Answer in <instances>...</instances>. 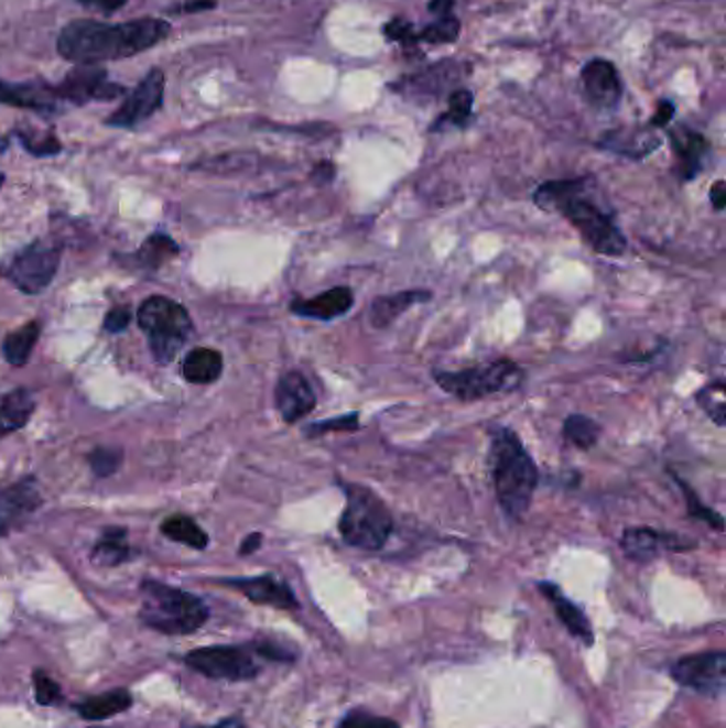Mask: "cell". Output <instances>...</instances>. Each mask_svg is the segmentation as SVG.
Here are the masks:
<instances>
[{"label": "cell", "instance_id": "obj_5", "mask_svg": "<svg viewBox=\"0 0 726 728\" xmlns=\"http://www.w3.org/2000/svg\"><path fill=\"white\" fill-rule=\"evenodd\" d=\"M346 509L339 520L342 539L358 550L378 552L392 535L394 518L383 499L362 483H344Z\"/></svg>", "mask_w": 726, "mask_h": 728}, {"label": "cell", "instance_id": "obj_4", "mask_svg": "<svg viewBox=\"0 0 726 728\" xmlns=\"http://www.w3.org/2000/svg\"><path fill=\"white\" fill-rule=\"evenodd\" d=\"M141 622L159 633H196L209 620V609L198 597L156 579L141 584Z\"/></svg>", "mask_w": 726, "mask_h": 728}, {"label": "cell", "instance_id": "obj_1", "mask_svg": "<svg viewBox=\"0 0 726 728\" xmlns=\"http://www.w3.org/2000/svg\"><path fill=\"white\" fill-rule=\"evenodd\" d=\"M173 26L164 18H141L130 22L73 20L56 39L58 56L71 64H105L127 61L164 43Z\"/></svg>", "mask_w": 726, "mask_h": 728}, {"label": "cell", "instance_id": "obj_36", "mask_svg": "<svg viewBox=\"0 0 726 728\" xmlns=\"http://www.w3.org/2000/svg\"><path fill=\"white\" fill-rule=\"evenodd\" d=\"M673 479L680 483L682 492H684V499H686V509H689V515L693 520H701L705 522L707 526H712L716 533H723L725 531V520L718 511H714L712 507H705L701 503V499L696 497L695 490L682 479V477L673 476Z\"/></svg>", "mask_w": 726, "mask_h": 728}, {"label": "cell", "instance_id": "obj_52", "mask_svg": "<svg viewBox=\"0 0 726 728\" xmlns=\"http://www.w3.org/2000/svg\"><path fill=\"white\" fill-rule=\"evenodd\" d=\"M2 184H4V175L0 173V188H2Z\"/></svg>", "mask_w": 726, "mask_h": 728}, {"label": "cell", "instance_id": "obj_27", "mask_svg": "<svg viewBox=\"0 0 726 728\" xmlns=\"http://www.w3.org/2000/svg\"><path fill=\"white\" fill-rule=\"evenodd\" d=\"M41 337V322L32 319L2 339V356L11 367H24Z\"/></svg>", "mask_w": 726, "mask_h": 728}, {"label": "cell", "instance_id": "obj_6", "mask_svg": "<svg viewBox=\"0 0 726 728\" xmlns=\"http://www.w3.org/2000/svg\"><path fill=\"white\" fill-rule=\"evenodd\" d=\"M137 319L148 335L152 356L159 365H169L175 360L194 328L186 307L160 294H154L141 303Z\"/></svg>", "mask_w": 726, "mask_h": 728}, {"label": "cell", "instance_id": "obj_30", "mask_svg": "<svg viewBox=\"0 0 726 728\" xmlns=\"http://www.w3.org/2000/svg\"><path fill=\"white\" fill-rule=\"evenodd\" d=\"M458 70V64L456 63H442L433 64L431 68L422 70V73H415L413 77H408L403 79L401 84V93L403 90H413L418 95H440L442 90H445L452 82V75H456Z\"/></svg>", "mask_w": 726, "mask_h": 728}, {"label": "cell", "instance_id": "obj_12", "mask_svg": "<svg viewBox=\"0 0 726 728\" xmlns=\"http://www.w3.org/2000/svg\"><path fill=\"white\" fill-rule=\"evenodd\" d=\"M671 677L680 686L703 697H723L726 691V654L718 650L684 656L671 666Z\"/></svg>", "mask_w": 726, "mask_h": 728}, {"label": "cell", "instance_id": "obj_2", "mask_svg": "<svg viewBox=\"0 0 726 728\" xmlns=\"http://www.w3.org/2000/svg\"><path fill=\"white\" fill-rule=\"evenodd\" d=\"M533 203L543 211L561 214L593 252L609 258L627 252V237L603 203L593 177L545 182L533 192Z\"/></svg>", "mask_w": 726, "mask_h": 728}, {"label": "cell", "instance_id": "obj_14", "mask_svg": "<svg viewBox=\"0 0 726 728\" xmlns=\"http://www.w3.org/2000/svg\"><path fill=\"white\" fill-rule=\"evenodd\" d=\"M0 105L26 109L43 116H52L63 109V102L56 95V86L43 79H32L22 84L0 79Z\"/></svg>", "mask_w": 726, "mask_h": 728}, {"label": "cell", "instance_id": "obj_19", "mask_svg": "<svg viewBox=\"0 0 726 728\" xmlns=\"http://www.w3.org/2000/svg\"><path fill=\"white\" fill-rule=\"evenodd\" d=\"M354 305V292L348 285L331 287L314 298H294L290 303V312L294 316L312 317V319H335L346 316Z\"/></svg>", "mask_w": 726, "mask_h": 728}, {"label": "cell", "instance_id": "obj_33", "mask_svg": "<svg viewBox=\"0 0 726 728\" xmlns=\"http://www.w3.org/2000/svg\"><path fill=\"white\" fill-rule=\"evenodd\" d=\"M696 405L720 428L726 426V383L723 380L709 381L696 392Z\"/></svg>", "mask_w": 726, "mask_h": 728}, {"label": "cell", "instance_id": "obj_29", "mask_svg": "<svg viewBox=\"0 0 726 728\" xmlns=\"http://www.w3.org/2000/svg\"><path fill=\"white\" fill-rule=\"evenodd\" d=\"M130 707H132V695L120 688V691H111V693H105V695L86 698L75 709L86 720H105V718H111L116 714L127 711Z\"/></svg>", "mask_w": 726, "mask_h": 728}, {"label": "cell", "instance_id": "obj_53", "mask_svg": "<svg viewBox=\"0 0 726 728\" xmlns=\"http://www.w3.org/2000/svg\"><path fill=\"white\" fill-rule=\"evenodd\" d=\"M0 437H4V433H2V431H0Z\"/></svg>", "mask_w": 726, "mask_h": 728}, {"label": "cell", "instance_id": "obj_38", "mask_svg": "<svg viewBox=\"0 0 726 728\" xmlns=\"http://www.w3.org/2000/svg\"><path fill=\"white\" fill-rule=\"evenodd\" d=\"M358 428H360V413L351 412L344 413V415H339V417H331V420L314 422V424H310V426L305 428V435H307L310 439H314V437H324V435L335 433V431H339V433H354V431H358Z\"/></svg>", "mask_w": 726, "mask_h": 728}, {"label": "cell", "instance_id": "obj_25", "mask_svg": "<svg viewBox=\"0 0 726 728\" xmlns=\"http://www.w3.org/2000/svg\"><path fill=\"white\" fill-rule=\"evenodd\" d=\"M177 253H180V246L171 237L156 232L139 248V252L128 256L124 260H127V264H132L139 271H159L164 262H169Z\"/></svg>", "mask_w": 726, "mask_h": 728}, {"label": "cell", "instance_id": "obj_9", "mask_svg": "<svg viewBox=\"0 0 726 728\" xmlns=\"http://www.w3.org/2000/svg\"><path fill=\"white\" fill-rule=\"evenodd\" d=\"M56 95L63 105L82 107L86 102L118 100L128 95L127 86L109 79V73L100 64H75L56 84Z\"/></svg>", "mask_w": 726, "mask_h": 728}, {"label": "cell", "instance_id": "obj_16", "mask_svg": "<svg viewBox=\"0 0 726 728\" xmlns=\"http://www.w3.org/2000/svg\"><path fill=\"white\" fill-rule=\"evenodd\" d=\"M582 90L586 100L597 109H614L620 102L622 84L616 66L609 61L595 58L582 68Z\"/></svg>", "mask_w": 726, "mask_h": 728}, {"label": "cell", "instance_id": "obj_39", "mask_svg": "<svg viewBox=\"0 0 726 728\" xmlns=\"http://www.w3.org/2000/svg\"><path fill=\"white\" fill-rule=\"evenodd\" d=\"M88 463H90V469L95 471V476H113L124 463V452L120 447H96L90 452Z\"/></svg>", "mask_w": 726, "mask_h": 728}, {"label": "cell", "instance_id": "obj_23", "mask_svg": "<svg viewBox=\"0 0 726 728\" xmlns=\"http://www.w3.org/2000/svg\"><path fill=\"white\" fill-rule=\"evenodd\" d=\"M221 371H224V358L218 349H192L186 354L182 365L184 378L189 383H198V385L220 380Z\"/></svg>", "mask_w": 726, "mask_h": 728}, {"label": "cell", "instance_id": "obj_28", "mask_svg": "<svg viewBox=\"0 0 726 728\" xmlns=\"http://www.w3.org/2000/svg\"><path fill=\"white\" fill-rule=\"evenodd\" d=\"M599 145L605 150L616 152V154H625V156H631V159H643L661 145V139H657L652 134H646V132H625V130H620V132L605 134V139L600 141Z\"/></svg>", "mask_w": 726, "mask_h": 728}, {"label": "cell", "instance_id": "obj_7", "mask_svg": "<svg viewBox=\"0 0 726 728\" xmlns=\"http://www.w3.org/2000/svg\"><path fill=\"white\" fill-rule=\"evenodd\" d=\"M433 380L445 394L458 401H479L518 390L524 380V371L511 358H499L490 365L465 371H433Z\"/></svg>", "mask_w": 726, "mask_h": 728}, {"label": "cell", "instance_id": "obj_18", "mask_svg": "<svg viewBox=\"0 0 726 728\" xmlns=\"http://www.w3.org/2000/svg\"><path fill=\"white\" fill-rule=\"evenodd\" d=\"M221 584L239 590L246 599H250L256 605H269L275 609H299V601L290 590V586L273 575L232 577V579H224Z\"/></svg>", "mask_w": 726, "mask_h": 728}, {"label": "cell", "instance_id": "obj_42", "mask_svg": "<svg viewBox=\"0 0 726 728\" xmlns=\"http://www.w3.org/2000/svg\"><path fill=\"white\" fill-rule=\"evenodd\" d=\"M337 728H401L399 722L390 720V718H381L376 714H367V711H349L348 716L339 722Z\"/></svg>", "mask_w": 726, "mask_h": 728}, {"label": "cell", "instance_id": "obj_34", "mask_svg": "<svg viewBox=\"0 0 726 728\" xmlns=\"http://www.w3.org/2000/svg\"><path fill=\"white\" fill-rule=\"evenodd\" d=\"M472 111H474V95L469 90H456L449 95L447 111L435 122L433 130H442L445 124L465 128L472 120Z\"/></svg>", "mask_w": 726, "mask_h": 728}, {"label": "cell", "instance_id": "obj_47", "mask_svg": "<svg viewBox=\"0 0 726 728\" xmlns=\"http://www.w3.org/2000/svg\"><path fill=\"white\" fill-rule=\"evenodd\" d=\"M673 116H675V107H673V102L663 100V102H659V109H657V113H654L650 127L664 128L671 122V120H673Z\"/></svg>", "mask_w": 726, "mask_h": 728}, {"label": "cell", "instance_id": "obj_3", "mask_svg": "<svg viewBox=\"0 0 726 728\" xmlns=\"http://www.w3.org/2000/svg\"><path fill=\"white\" fill-rule=\"evenodd\" d=\"M490 465L499 506L507 518L522 520L533 503L539 471L527 447L509 428L492 431Z\"/></svg>", "mask_w": 726, "mask_h": 728}, {"label": "cell", "instance_id": "obj_24", "mask_svg": "<svg viewBox=\"0 0 726 728\" xmlns=\"http://www.w3.org/2000/svg\"><path fill=\"white\" fill-rule=\"evenodd\" d=\"M34 394L26 388H18L0 399V431L4 435L29 424L34 412Z\"/></svg>", "mask_w": 726, "mask_h": 728}, {"label": "cell", "instance_id": "obj_11", "mask_svg": "<svg viewBox=\"0 0 726 728\" xmlns=\"http://www.w3.org/2000/svg\"><path fill=\"white\" fill-rule=\"evenodd\" d=\"M164 88H166L164 70L152 68L134 86V90H128L122 105L105 120V127L122 128V130L141 127L143 122H148L156 111L162 109Z\"/></svg>", "mask_w": 726, "mask_h": 728}, {"label": "cell", "instance_id": "obj_50", "mask_svg": "<svg viewBox=\"0 0 726 728\" xmlns=\"http://www.w3.org/2000/svg\"><path fill=\"white\" fill-rule=\"evenodd\" d=\"M260 545H262V535L260 533L248 535V537L243 539L241 547H239V556H250Z\"/></svg>", "mask_w": 726, "mask_h": 728}, {"label": "cell", "instance_id": "obj_22", "mask_svg": "<svg viewBox=\"0 0 726 728\" xmlns=\"http://www.w3.org/2000/svg\"><path fill=\"white\" fill-rule=\"evenodd\" d=\"M431 296L433 294L429 290H405V292H397V294L378 296L371 303V309H369V324L373 328H378V330L388 328L390 324H394L413 305L431 301Z\"/></svg>", "mask_w": 726, "mask_h": 728}, {"label": "cell", "instance_id": "obj_10", "mask_svg": "<svg viewBox=\"0 0 726 728\" xmlns=\"http://www.w3.org/2000/svg\"><path fill=\"white\" fill-rule=\"evenodd\" d=\"M186 665L209 680L246 682L253 680L260 669L248 648L241 645H209L186 654Z\"/></svg>", "mask_w": 726, "mask_h": 728}, {"label": "cell", "instance_id": "obj_45", "mask_svg": "<svg viewBox=\"0 0 726 728\" xmlns=\"http://www.w3.org/2000/svg\"><path fill=\"white\" fill-rule=\"evenodd\" d=\"M253 650L269 659V661H278V663H292L296 656L292 652H285L284 648H280L278 643H271V641H262V643H256Z\"/></svg>", "mask_w": 726, "mask_h": 728}, {"label": "cell", "instance_id": "obj_20", "mask_svg": "<svg viewBox=\"0 0 726 728\" xmlns=\"http://www.w3.org/2000/svg\"><path fill=\"white\" fill-rule=\"evenodd\" d=\"M673 154L680 159L678 173L684 182L695 180L696 175L703 171L705 159L709 154V141L698 134L695 130L686 127H678L669 132Z\"/></svg>", "mask_w": 726, "mask_h": 728}, {"label": "cell", "instance_id": "obj_8", "mask_svg": "<svg viewBox=\"0 0 726 728\" xmlns=\"http://www.w3.org/2000/svg\"><path fill=\"white\" fill-rule=\"evenodd\" d=\"M61 260L63 243L54 239H39L11 258L0 260V275L24 294H39L54 282Z\"/></svg>", "mask_w": 726, "mask_h": 728}, {"label": "cell", "instance_id": "obj_37", "mask_svg": "<svg viewBox=\"0 0 726 728\" xmlns=\"http://www.w3.org/2000/svg\"><path fill=\"white\" fill-rule=\"evenodd\" d=\"M460 36V20L456 15L437 18V22L429 24L422 32H418V41L431 43V45H447L458 41Z\"/></svg>", "mask_w": 726, "mask_h": 728}, {"label": "cell", "instance_id": "obj_43", "mask_svg": "<svg viewBox=\"0 0 726 728\" xmlns=\"http://www.w3.org/2000/svg\"><path fill=\"white\" fill-rule=\"evenodd\" d=\"M214 9H218V0H184V2H177V4L169 7L166 13H173V15H194V13L214 11Z\"/></svg>", "mask_w": 726, "mask_h": 728}, {"label": "cell", "instance_id": "obj_48", "mask_svg": "<svg viewBox=\"0 0 726 728\" xmlns=\"http://www.w3.org/2000/svg\"><path fill=\"white\" fill-rule=\"evenodd\" d=\"M454 4H456V0H431V2H429V11H431L433 15L445 18V15H452Z\"/></svg>", "mask_w": 726, "mask_h": 728}, {"label": "cell", "instance_id": "obj_21", "mask_svg": "<svg viewBox=\"0 0 726 728\" xmlns=\"http://www.w3.org/2000/svg\"><path fill=\"white\" fill-rule=\"evenodd\" d=\"M539 593L552 602L559 620L567 627L568 633L573 634L575 639H579L584 645H593L595 643V634H593V627L590 620L586 618V613L575 605L568 601L567 597L563 595V590L552 584V582H541L538 586Z\"/></svg>", "mask_w": 726, "mask_h": 728}, {"label": "cell", "instance_id": "obj_15", "mask_svg": "<svg viewBox=\"0 0 726 728\" xmlns=\"http://www.w3.org/2000/svg\"><path fill=\"white\" fill-rule=\"evenodd\" d=\"M622 552L635 561V563H650L654 561L661 552H684L695 547V541H684L680 535L673 533H661L654 529L637 526V529H627L620 539Z\"/></svg>", "mask_w": 726, "mask_h": 728}, {"label": "cell", "instance_id": "obj_44", "mask_svg": "<svg viewBox=\"0 0 726 728\" xmlns=\"http://www.w3.org/2000/svg\"><path fill=\"white\" fill-rule=\"evenodd\" d=\"M130 319H132V314H130V309L128 307H113L107 316H105V322H102V328L107 330V333H122V330H127L128 326H130Z\"/></svg>", "mask_w": 726, "mask_h": 728}, {"label": "cell", "instance_id": "obj_40", "mask_svg": "<svg viewBox=\"0 0 726 728\" xmlns=\"http://www.w3.org/2000/svg\"><path fill=\"white\" fill-rule=\"evenodd\" d=\"M32 688H34V700L39 705H54L63 697L61 686L45 671L32 673Z\"/></svg>", "mask_w": 726, "mask_h": 728}, {"label": "cell", "instance_id": "obj_41", "mask_svg": "<svg viewBox=\"0 0 726 728\" xmlns=\"http://www.w3.org/2000/svg\"><path fill=\"white\" fill-rule=\"evenodd\" d=\"M383 36L392 43H401L403 47H411L418 43V32L413 31L411 22L403 20V18H394L388 24H383Z\"/></svg>", "mask_w": 726, "mask_h": 728}, {"label": "cell", "instance_id": "obj_26", "mask_svg": "<svg viewBox=\"0 0 726 728\" xmlns=\"http://www.w3.org/2000/svg\"><path fill=\"white\" fill-rule=\"evenodd\" d=\"M132 550L128 545V531L120 526L107 529L96 541L93 550V563L98 567H118L130 561Z\"/></svg>", "mask_w": 726, "mask_h": 728}, {"label": "cell", "instance_id": "obj_51", "mask_svg": "<svg viewBox=\"0 0 726 728\" xmlns=\"http://www.w3.org/2000/svg\"><path fill=\"white\" fill-rule=\"evenodd\" d=\"M196 728H246V725L239 720V718H228L224 722H218L214 727H196Z\"/></svg>", "mask_w": 726, "mask_h": 728}, {"label": "cell", "instance_id": "obj_49", "mask_svg": "<svg viewBox=\"0 0 726 728\" xmlns=\"http://www.w3.org/2000/svg\"><path fill=\"white\" fill-rule=\"evenodd\" d=\"M712 205H714V209L716 211H723L725 209L726 205V184L720 180V182H716L714 184V188H712Z\"/></svg>", "mask_w": 726, "mask_h": 728}, {"label": "cell", "instance_id": "obj_13", "mask_svg": "<svg viewBox=\"0 0 726 728\" xmlns=\"http://www.w3.org/2000/svg\"><path fill=\"white\" fill-rule=\"evenodd\" d=\"M43 499L34 477H24L0 490V537H7L20 529L32 513L41 507Z\"/></svg>", "mask_w": 726, "mask_h": 728}, {"label": "cell", "instance_id": "obj_17", "mask_svg": "<svg viewBox=\"0 0 726 728\" xmlns=\"http://www.w3.org/2000/svg\"><path fill=\"white\" fill-rule=\"evenodd\" d=\"M316 392L307 378L299 371H290L275 385V408L288 424L299 422L316 410Z\"/></svg>", "mask_w": 726, "mask_h": 728}, {"label": "cell", "instance_id": "obj_35", "mask_svg": "<svg viewBox=\"0 0 726 728\" xmlns=\"http://www.w3.org/2000/svg\"><path fill=\"white\" fill-rule=\"evenodd\" d=\"M22 148L32 154V156H56L63 152V143L54 132H39V130H26V128H18L15 130Z\"/></svg>", "mask_w": 726, "mask_h": 728}, {"label": "cell", "instance_id": "obj_31", "mask_svg": "<svg viewBox=\"0 0 726 728\" xmlns=\"http://www.w3.org/2000/svg\"><path fill=\"white\" fill-rule=\"evenodd\" d=\"M160 533L171 541H177V543H184L188 547H194V550H205L209 545V537L207 533L189 518V515H184V513H175V515H169L162 524H160Z\"/></svg>", "mask_w": 726, "mask_h": 728}, {"label": "cell", "instance_id": "obj_46", "mask_svg": "<svg viewBox=\"0 0 726 728\" xmlns=\"http://www.w3.org/2000/svg\"><path fill=\"white\" fill-rule=\"evenodd\" d=\"M84 9L88 11H95V13H100V15H113L118 13L120 9H124L128 4V0H77Z\"/></svg>", "mask_w": 726, "mask_h": 728}, {"label": "cell", "instance_id": "obj_32", "mask_svg": "<svg viewBox=\"0 0 726 728\" xmlns=\"http://www.w3.org/2000/svg\"><path fill=\"white\" fill-rule=\"evenodd\" d=\"M563 435L579 449H593L599 442L600 426L584 413H571L563 424Z\"/></svg>", "mask_w": 726, "mask_h": 728}]
</instances>
